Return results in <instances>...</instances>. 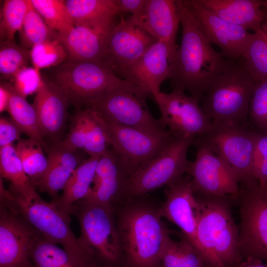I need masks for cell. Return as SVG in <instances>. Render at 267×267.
<instances>
[{
	"label": "cell",
	"mask_w": 267,
	"mask_h": 267,
	"mask_svg": "<svg viewBox=\"0 0 267 267\" xmlns=\"http://www.w3.org/2000/svg\"><path fill=\"white\" fill-rule=\"evenodd\" d=\"M242 58L245 67L256 83L267 79V22L253 33Z\"/></svg>",
	"instance_id": "f546056e"
},
{
	"label": "cell",
	"mask_w": 267,
	"mask_h": 267,
	"mask_svg": "<svg viewBox=\"0 0 267 267\" xmlns=\"http://www.w3.org/2000/svg\"><path fill=\"white\" fill-rule=\"evenodd\" d=\"M197 3L220 18L245 29L259 30L265 18L258 0H196Z\"/></svg>",
	"instance_id": "cb8c5ba5"
},
{
	"label": "cell",
	"mask_w": 267,
	"mask_h": 267,
	"mask_svg": "<svg viewBox=\"0 0 267 267\" xmlns=\"http://www.w3.org/2000/svg\"><path fill=\"white\" fill-rule=\"evenodd\" d=\"M41 237L16 209L0 179V267H33L31 250Z\"/></svg>",
	"instance_id": "30bf717a"
},
{
	"label": "cell",
	"mask_w": 267,
	"mask_h": 267,
	"mask_svg": "<svg viewBox=\"0 0 267 267\" xmlns=\"http://www.w3.org/2000/svg\"><path fill=\"white\" fill-rule=\"evenodd\" d=\"M30 50L33 67L39 71L56 67L67 58L66 50L59 38L37 45Z\"/></svg>",
	"instance_id": "74e56055"
},
{
	"label": "cell",
	"mask_w": 267,
	"mask_h": 267,
	"mask_svg": "<svg viewBox=\"0 0 267 267\" xmlns=\"http://www.w3.org/2000/svg\"><path fill=\"white\" fill-rule=\"evenodd\" d=\"M113 15L75 25L59 39L67 53V61L100 64L108 38L118 20Z\"/></svg>",
	"instance_id": "e0dca14e"
},
{
	"label": "cell",
	"mask_w": 267,
	"mask_h": 267,
	"mask_svg": "<svg viewBox=\"0 0 267 267\" xmlns=\"http://www.w3.org/2000/svg\"><path fill=\"white\" fill-rule=\"evenodd\" d=\"M153 98L161 113L162 125L169 128L174 135L196 136L208 133L212 122L205 113L199 101L184 91L173 89L170 93L160 91Z\"/></svg>",
	"instance_id": "9a60e30c"
},
{
	"label": "cell",
	"mask_w": 267,
	"mask_h": 267,
	"mask_svg": "<svg viewBox=\"0 0 267 267\" xmlns=\"http://www.w3.org/2000/svg\"><path fill=\"white\" fill-rule=\"evenodd\" d=\"M10 97L7 111L10 118L29 138L34 139L45 146L42 132L33 105L19 93L10 83L7 82Z\"/></svg>",
	"instance_id": "83f0119b"
},
{
	"label": "cell",
	"mask_w": 267,
	"mask_h": 267,
	"mask_svg": "<svg viewBox=\"0 0 267 267\" xmlns=\"http://www.w3.org/2000/svg\"><path fill=\"white\" fill-rule=\"evenodd\" d=\"M119 15L131 13L132 15L140 17L145 10L147 0H116Z\"/></svg>",
	"instance_id": "bcb514c9"
},
{
	"label": "cell",
	"mask_w": 267,
	"mask_h": 267,
	"mask_svg": "<svg viewBox=\"0 0 267 267\" xmlns=\"http://www.w3.org/2000/svg\"><path fill=\"white\" fill-rule=\"evenodd\" d=\"M10 97V91L6 82H0V111H7Z\"/></svg>",
	"instance_id": "7dc6e473"
},
{
	"label": "cell",
	"mask_w": 267,
	"mask_h": 267,
	"mask_svg": "<svg viewBox=\"0 0 267 267\" xmlns=\"http://www.w3.org/2000/svg\"><path fill=\"white\" fill-rule=\"evenodd\" d=\"M236 267H267V264L264 263L260 258L248 256L244 258Z\"/></svg>",
	"instance_id": "c3c4849f"
},
{
	"label": "cell",
	"mask_w": 267,
	"mask_h": 267,
	"mask_svg": "<svg viewBox=\"0 0 267 267\" xmlns=\"http://www.w3.org/2000/svg\"><path fill=\"white\" fill-rule=\"evenodd\" d=\"M257 133L239 123H213L210 130L195 139L222 157L231 168L241 188L259 183L251 167Z\"/></svg>",
	"instance_id": "8992f818"
},
{
	"label": "cell",
	"mask_w": 267,
	"mask_h": 267,
	"mask_svg": "<svg viewBox=\"0 0 267 267\" xmlns=\"http://www.w3.org/2000/svg\"><path fill=\"white\" fill-rule=\"evenodd\" d=\"M22 133V131L10 117H0V148L19 140Z\"/></svg>",
	"instance_id": "ee69618b"
},
{
	"label": "cell",
	"mask_w": 267,
	"mask_h": 267,
	"mask_svg": "<svg viewBox=\"0 0 267 267\" xmlns=\"http://www.w3.org/2000/svg\"><path fill=\"white\" fill-rule=\"evenodd\" d=\"M30 258L33 267H92L43 236L32 247Z\"/></svg>",
	"instance_id": "f1b7e54d"
},
{
	"label": "cell",
	"mask_w": 267,
	"mask_h": 267,
	"mask_svg": "<svg viewBox=\"0 0 267 267\" xmlns=\"http://www.w3.org/2000/svg\"><path fill=\"white\" fill-rule=\"evenodd\" d=\"M120 17L108 38L100 63L116 75L138 60L157 41L133 15Z\"/></svg>",
	"instance_id": "2e32d148"
},
{
	"label": "cell",
	"mask_w": 267,
	"mask_h": 267,
	"mask_svg": "<svg viewBox=\"0 0 267 267\" xmlns=\"http://www.w3.org/2000/svg\"><path fill=\"white\" fill-rule=\"evenodd\" d=\"M179 3L181 40L170 63L169 78L173 89L187 91L199 102L230 61L213 48L184 0Z\"/></svg>",
	"instance_id": "6da1fadb"
},
{
	"label": "cell",
	"mask_w": 267,
	"mask_h": 267,
	"mask_svg": "<svg viewBox=\"0 0 267 267\" xmlns=\"http://www.w3.org/2000/svg\"><path fill=\"white\" fill-rule=\"evenodd\" d=\"M16 267L9 266V267Z\"/></svg>",
	"instance_id": "f907efd6"
},
{
	"label": "cell",
	"mask_w": 267,
	"mask_h": 267,
	"mask_svg": "<svg viewBox=\"0 0 267 267\" xmlns=\"http://www.w3.org/2000/svg\"><path fill=\"white\" fill-rule=\"evenodd\" d=\"M196 157L189 162L186 173L191 178L193 191L202 197L238 199V181L230 166L220 156L195 138Z\"/></svg>",
	"instance_id": "4fadbf2b"
},
{
	"label": "cell",
	"mask_w": 267,
	"mask_h": 267,
	"mask_svg": "<svg viewBox=\"0 0 267 267\" xmlns=\"http://www.w3.org/2000/svg\"><path fill=\"white\" fill-rule=\"evenodd\" d=\"M48 166L44 176L38 184L39 190L47 194L52 201L56 203L62 190L70 177L84 160L76 152L64 148L57 141L48 150Z\"/></svg>",
	"instance_id": "d4e9b609"
},
{
	"label": "cell",
	"mask_w": 267,
	"mask_h": 267,
	"mask_svg": "<svg viewBox=\"0 0 267 267\" xmlns=\"http://www.w3.org/2000/svg\"><path fill=\"white\" fill-rule=\"evenodd\" d=\"M170 62L166 44L157 41L135 62L117 74L154 97L170 75Z\"/></svg>",
	"instance_id": "44dd1931"
},
{
	"label": "cell",
	"mask_w": 267,
	"mask_h": 267,
	"mask_svg": "<svg viewBox=\"0 0 267 267\" xmlns=\"http://www.w3.org/2000/svg\"><path fill=\"white\" fill-rule=\"evenodd\" d=\"M158 211L145 207L126 210L117 230L122 250L132 267H156L171 239Z\"/></svg>",
	"instance_id": "3957f363"
},
{
	"label": "cell",
	"mask_w": 267,
	"mask_h": 267,
	"mask_svg": "<svg viewBox=\"0 0 267 267\" xmlns=\"http://www.w3.org/2000/svg\"><path fill=\"white\" fill-rule=\"evenodd\" d=\"M31 62V50L18 45L14 41L0 43V75L1 81L12 80Z\"/></svg>",
	"instance_id": "836d02e7"
},
{
	"label": "cell",
	"mask_w": 267,
	"mask_h": 267,
	"mask_svg": "<svg viewBox=\"0 0 267 267\" xmlns=\"http://www.w3.org/2000/svg\"><path fill=\"white\" fill-rule=\"evenodd\" d=\"M88 124L86 109L79 108L74 115L69 133L63 141H58L65 149L77 152L83 149L88 138Z\"/></svg>",
	"instance_id": "f35d334b"
},
{
	"label": "cell",
	"mask_w": 267,
	"mask_h": 267,
	"mask_svg": "<svg viewBox=\"0 0 267 267\" xmlns=\"http://www.w3.org/2000/svg\"><path fill=\"white\" fill-rule=\"evenodd\" d=\"M249 116L256 126L267 130V79L256 83L250 100Z\"/></svg>",
	"instance_id": "ab89813d"
},
{
	"label": "cell",
	"mask_w": 267,
	"mask_h": 267,
	"mask_svg": "<svg viewBox=\"0 0 267 267\" xmlns=\"http://www.w3.org/2000/svg\"><path fill=\"white\" fill-rule=\"evenodd\" d=\"M100 157L89 156L84 159L70 177L56 203L64 214L70 216L74 205L89 193Z\"/></svg>",
	"instance_id": "484cf974"
},
{
	"label": "cell",
	"mask_w": 267,
	"mask_h": 267,
	"mask_svg": "<svg viewBox=\"0 0 267 267\" xmlns=\"http://www.w3.org/2000/svg\"><path fill=\"white\" fill-rule=\"evenodd\" d=\"M162 267H185L181 259L177 241H169L162 257Z\"/></svg>",
	"instance_id": "f6af8a7d"
},
{
	"label": "cell",
	"mask_w": 267,
	"mask_h": 267,
	"mask_svg": "<svg viewBox=\"0 0 267 267\" xmlns=\"http://www.w3.org/2000/svg\"><path fill=\"white\" fill-rule=\"evenodd\" d=\"M34 8L46 24L64 34L75 26L66 8L65 0H31Z\"/></svg>",
	"instance_id": "e575fe53"
},
{
	"label": "cell",
	"mask_w": 267,
	"mask_h": 267,
	"mask_svg": "<svg viewBox=\"0 0 267 267\" xmlns=\"http://www.w3.org/2000/svg\"><path fill=\"white\" fill-rule=\"evenodd\" d=\"M49 78L78 109L102 94L117 89L134 92L146 99L150 95L108 68L93 62L67 61L51 68Z\"/></svg>",
	"instance_id": "277c9868"
},
{
	"label": "cell",
	"mask_w": 267,
	"mask_h": 267,
	"mask_svg": "<svg viewBox=\"0 0 267 267\" xmlns=\"http://www.w3.org/2000/svg\"><path fill=\"white\" fill-rule=\"evenodd\" d=\"M263 6H265L267 7V1H264Z\"/></svg>",
	"instance_id": "681fc988"
},
{
	"label": "cell",
	"mask_w": 267,
	"mask_h": 267,
	"mask_svg": "<svg viewBox=\"0 0 267 267\" xmlns=\"http://www.w3.org/2000/svg\"><path fill=\"white\" fill-rule=\"evenodd\" d=\"M239 247L244 258L252 256L267 261V184L241 188Z\"/></svg>",
	"instance_id": "8fae6325"
},
{
	"label": "cell",
	"mask_w": 267,
	"mask_h": 267,
	"mask_svg": "<svg viewBox=\"0 0 267 267\" xmlns=\"http://www.w3.org/2000/svg\"><path fill=\"white\" fill-rule=\"evenodd\" d=\"M0 177L10 182L9 189L15 194L28 201L40 197L12 144L0 148Z\"/></svg>",
	"instance_id": "4316f807"
},
{
	"label": "cell",
	"mask_w": 267,
	"mask_h": 267,
	"mask_svg": "<svg viewBox=\"0 0 267 267\" xmlns=\"http://www.w3.org/2000/svg\"><path fill=\"white\" fill-rule=\"evenodd\" d=\"M104 121L109 145L127 162L133 174L159 155L176 137L172 133L152 134Z\"/></svg>",
	"instance_id": "5bb4252c"
},
{
	"label": "cell",
	"mask_w": 267,
	"mask_h": 267,
	"mask_svg": "<svg viewBox=\"0 0 267 267\" xmlns=\"http://www.w3.org/2000/svg\"><path fill=\"white\" fill-rule=\"evenodd\" d=\"M71 215L78 220V239L87 251L108 262L119 259L122 249L112 206L83 199L74 205Z\"/></svg>",
	"instance_id": "9c48e42d"
},
{
	"label": "cell",
	"mask_w": 267,
	"mask_h": 267,
	"mask_svg": "<svg viewBox=\"0 0 267 267\" xmlns=\"http://www.w3.org/2000/svg\"><path fill=\"white\" fill-rule=\"evenodd\" d=\"M110 267V266H108V267Z\"/></svg>",
	"instance_id": "816d5d0a"
},
{
	"label": "cell",
	"mask_w": 267,
	"mask_h": 267,
	"mask_svg": "<svg viewBox=\"0 0 267 267\" xmlns=\"http://www.w3.org/2000/svg\"><path fill=\"white\" fill-rule=\"evenodd\" d=\"M251 167L259 183L267 184V134L257 133Z\"/></svg>",
	"instance_id": "60d3db41"
},
{
	"label": "cell",
	"mask_w": 267,
	"mask_h": 267,
	"mask_svg": "<svg viewBox=\"0 0 267 267\" xmlns=\"http://www.w3.org/2000/svg\"><path fill=\"white\" fill-rule=\"evenodd\" d=\"M13 87L22 96L36 93L42 82L40 71L33 67L27 66L21 70L12 80Z\"/></svg>",
	"instance_id": "b9f144b4"
},
{
	"label": "cell",
	"mask_w": 267,
	"mask_h": 267,
	"mask_svg": "<svg viewBox=\"0 0 267 267\" xmlns=\"http://www.w3.org/2000/svg\"><path fill=\"white\" fill-rule=\"evenodd\" d=\"M69 103L63 90L48 78L42 76L33 105L44 137L57 138L61 134L66 122Z\"/></svg>",
	"instance_id": "603a6c76"
},
{
	"label": "cell",
	"mask_w": 267,
	"mask_h": 267,
	"mask_svg": "<svg viewBox=\"0 0 267 267\" xmlns=\"http://www.w3.org/2000/svg\"><path fill=\"white\" fill-rule=\"evenodd\" d=\"M135 18L147 33L166 44L171 63L178 48L176 39L180 23L179 0H147L142 15Z\"/></svg>",
	"instance_id": "7402d4cb"
},
{
	"label": "cell",
	"mask_w": 267,
	"mask_h": 267,
	"mask_svg": "<svg viewBox=\"0 0 267 267\" xmlns=\"http://www.w3.org/2000/svg\"><path fill=\"white\" fill-rule=\"evenodd\" d=\"M12 203L24 218L46 240L61 244L69 253L92 266L94 256L81 245L70 226V218L52 201L47 202L41 197L28 201L10 189Z\"/></svg>",
	"instance_id": "52a82bcc"
},
{
	"label": "cell",
	"mask_w": 267,
	"mask_h": 267,
	"mask_svg": "<svg viewBox=\"0 0 267 267\" xmlns=\"http://www.w3.org/2000/svg\"><path fill=\"white\" fill-rule=\"evenodd\" d=\"M256 83L241 62H230L203 95L202 109L213 123H243Z\"/></svg>",
	"instance_id": "5b68a950"
},
{
	"label": "cell",
	"mask_w": 267,
	"mask_h": 267,
	"mask_svg": "<svg viewBox=\"0 0 267 267\" xmlns=\"http://www.w3.org/2000/svg\"><path fill=\"white\" fill-rule=\"evenodd\" d=\"M195 137L189 135L176 136L159 155L132 175L126 196H141L184 177L189 162L187 151Z\"/></svg>",
	"instance_id": "ba28073f"
},
{
	"label": "cell",
	"mask_w": 267,
	"mask_h": 267,
	"mask_svg": "<svg viewBox=\"0 0 267 267\" xmlns=\"http://www.w3.org/2000/svg\"><path fill=\"white\" fill-rule=\"evenodd\" d=\"M228 197L198 199L197 239L207 267H236L244 259Z\"/></svg>",
	"instance_id": "7a4b0ae2"
},
{
	"label": "cell",
	"mask_w": 267,
	"mask_h": 267,
	"mask_svg": "<svg viewBox=\"0 0 267 267\" xmlns=\"http://www.w3.org/2000/svg\"><path fill=\"white\" fill-rule=\"evenodd\" d=\"M88 133L83 149L90 157H101L108 150L104 120L93 109L86 108Z\"/></svg>",
	"instance_id": "8d00e7d4"
},
{
	"label": "cell",
	"mask_w": 267,
	"mask_h": 267,
	"mask_svg": "<svg viewBox=\"0 0 267 267\" xmlns=\"http://www.w3.org/2000/svg\"><path fill=\"white\" fill-rule=\"evenodd\" d=\"M177 243L185 267H207L200 254L185 237Z\"/></svg>",
	"instance_id": "7bdbcfd3"
},
{
	"label": "cell",
	"mask_w": 267,
	"mask_h": 267,
	"mask_svg": "<svg viewBox=\"0 0 267 267\" xmlns=\"http://www.w3.org/2000/svg\"><path fill=\"white\" fill-rule=\"evenodd\" d=\"M146 98L134 92L117 89L107 92L87 106L105 120L159 135L171 133L153 117L145 104Z\"/></svg>",
	"instance_id": "7c38bea8"
},
{
	"label": "cell",
	"mask_w": 267,
	"mask_h": 267,
	"mask_svg": "<svg viewBox=\"0 0 267 267\" xmlns=\"http://www.w3.org/2000/svg\"><path fill=\"white\" fill-rule=\"evenodd\" d=\"M43 145L30 138L20 139L15 149L24 170L36 187L44 176L48 159L43 152Z\"/></svg>",
	"instance_id": "1f68e13d"
},
{
	"label": "cell",
	"mask_w": 267,
	"mask_h": 267,
	"mask_svg": "<svg viewBox=\"0 0 267 267\" xmlns=\"http://www.w3.org/2000/svg\"><path fill=\"white\" fill-rule=\"evenodd\" d=\"M199 204L194 196L191 178L183 177L168 185L166 199L158 213L177 225L185 239L200 254L196 235Z\"/></svg>",
	"instance_id": "d6986e66"
},
{
	"label": "cell",
	"mask_w": 267,
	"mask_h": 267,
	"mask_svg": "<svg viewBox=\"0 0 267 267\" xmlns=\"http://www.w3.org/2000/svg\"><path fill=\"white\" fill-rule=\"evenodd\" d=\"M19 35L20 46L29 50L37 45L59 38V33L46 24L31 0Z\"/></svg>",
	"instance_id": "4dcf8cb0"
},
{
	"label": "cell",
	"mask_w": 267,
	"mask_h": 267,
	"mask_svg": "<svg viewBox=\"0 0 267 267\" xmlns=\"http://www.w3.org/2000/svg\"><path fill=\"white\" fill-rule=\"evenodd\" d=\"M74 25L119 15L116 0H66Z\"/></svg>",
	"instance_id": "d6a6232c"
},
{
	"label": "cell",
	"mask_w": 267,
	"mask_h": 267,
	"mask_svg": "<svg viewBox=\"0 0 267 267\" xmlns=\"http://www.w3.org/2000/svg\"><path fill=\"white\" fill-rule=\"evenodd\" d=\"M183 0L206 38L221 49L224 58L233 60L242 57L253 33L220 18L196 0Z\"/></svg>",
	"instance_id": "ac0fdd59"
},
{
	"label": "cell",
	"mask_w": 267,
	"mask_h": 267,
	"mask_svg": "<svg viewBox=\"0 0 267 267\" xmlns=\"http://www.w3.org/2000/svg\"><path fill=\"white\" fill-rule=\"evenodd\" d=\"M30 0H6L1 9L0 41H12L22 28Z\"/></svg>",
	"instance_id": "d590c367"
},
{
	"label": "cell",
	"mask_w": 267,
	"mask_h": 267,
	"mask_svg": "<svg viewBox=\"0 0 267 267\" xmlns=\"http://www.w3.org/2000/svg\"><path fill=\"white\" fill-rule=\"evenodd\" d=\"M132 175L127 162L113 148H109L99 158L92 182L93 187L84 200L112 206L121 195H126Z\"/></svg>",
	"instance_id": "ffe728a7"
}]
</instances>
